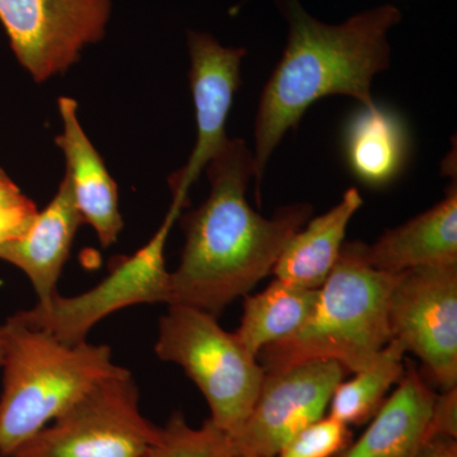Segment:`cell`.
I'll return each mask as SVG.
<instances>
[{
  "mask_svg": "<svg viewBox=\"0 0 457 457\" xmlns=\"http://www.w3.org/2000/svg\"><path fill=\"white\" fill-rule=\"evenodd\" d=\"M210 195L183 216L186 243L179 269L170 272L168 305L192 306L220 315L272 272L285 245L311 220V204L281 207L266 219L245 194L254 179L253 152L228 139L206 167Z\"/></svg>",
  "mask_w": 457,
  "mask_h": 457,
  "instance_id": "1",
  "label": "cell"
},
{
  "mask_svg": "<svg viewBox=\"0 0 457 457\" xmlns=\"http://www.w3.org/2000/svg\"><path fill=\"white\" fill-rule=\"evenodd\" d=\"M287 22L284 55L264 86L254 128L257 200L270 158L311 104L326 96H348L376 108L375 75L390 66L387 35L402 21L395 5L361 12L339 25L321 22L299 0H275Z\"/></svg>",
  "mask_w": 457,
  "mask_h": 457,
  "instance_id": "2",
  "label": "cell"
},
{
  "mask_svg": "<svg viewBox=\"0 0 457 457\" xmlns=\"http://www.w3.org/2000/svg\"><path fill=\"white\" fill-rule=\"evenodd\" d=\"M365 249L362 242L343 243L335 269L319 288L312 317L295 335L257 354L264 372L332 360L354 374L392 341L387 308L398 273L372 269Z\"/></svg>",
  "mask_w": 457,
  "mask_h": 457,
  "instance_id": "3",
  "label": "cell"
},
{
  "mask_svg": "<svg viewBox=\"0 0 457 457\" xmlns=\"http://www.w3.org/2000/svg\"><path fill=\"white\" fill-rule=\"evenodd\" d=\"M0 394V457H12L102 381L120 374L107 345H68L44 330L5 321Z\"/></svg>",
  "mask_w": 457,
  "mask_h": 457,
  "instance_id": "4",
  "label": "cell"
},
{
  "mask_svg": "<svg viewBox=\"0 0 457 457\" xmlns=\"http://www.w3.org/2000/svg\"><path fill=\"white\" fill-rule=\"evenodd\" d=\"M168 306L159 320L156 356L185 370L206 399L210 420L233 436L254 407L263 369L215 315L179 303Z\"/></svg>",
  "mask_w": 457,
  "mask_h": 457,
  "instance_id": "5",
  "label": "cell"
},
{
  "mask_svg": "<svg viewBox=\"0 0 457 457\" xmlns=\"http://www.w3.org/2000/svg\"><path fill=\"white\" fill-rule=\"evenodd\" d=\"M158 431L141 413L139 387L125 369L66 409L12 457H143Z\"/></svg>",
  "mask_w": 457,
  "mask_h": 457,
  "instance_id": "6",
  "label": "cell"
},
{
  "mask_svg": "<svg viewBox=\"0 0 457 457\" xmlns=\"http://www.w3.org/2000/svg\"><path fill=\"white\" fill-rule=\"evenodd\" d=\"M183 207L171 204L163 224L143 248L116 262L95 287L75 296L56 294L50 302L14 317L68 345L87 341L90 330L113 312L143 303H170V272L165 267V245Z\"/></svg>",
  "mask_w": 457,
  "mask_h": 457,
  "instance_id": "7",
  "label": "cell"
},
{
  "mask_svg": "<svg viewBox=\"0 0 457 457\" xmlns=\"http://www.w3.org/2000/svg\"><path fill=\"white\" fill-rule=\"evenodd\" d=\"M111 0H0V22L33 80L64 74L106 36Z\"/></svg>",
  "mask_w": 457,
  "mask_h": 457,
  "instance_id": "8",
  "label": "cell"
},
{
  "mask_svg": "<svg viewBox=\"0 0 457 457\" xmlns=\"http://www.w3.org/2000/svg\"><path fill=\"white\" fill-rule=\"evenodd\" d=\"M390 335L442 390L457 386V263L398 273L390 293Z\"/></svg>",
  "mask_w": 457,
  "mask_h": 457,
  "instance_id": "9",
  "label": "cell"
},
{
  "mask_svg": "<svg viewBox=\"0 0 457 457\" xmlns=\"http://www.w3.org/2000/svg\"><path fill=\"white\" fill-rule=\"evenodd\" d=\"M347 370L332 360H311L264 372L245 425L230 436L236 455L276 457L305 427L323 418Z\"/></svg>",
  "mask_w": 457,
  "mask_h": 457,
  "instance_id": "10",
  "label": "cell"
},
{
  "mask_svg": "<svg viewBox=\"0 0 457 457\" xmlns=\"http://www.w3.org/2000/svg\"><path fill=\"white\" fill-rule=\"evenodd\" d=\"M189 84L196 111V145L187 164L171 174L170 186L173 203L185 207L191 186L227 144L228 112L240 84V66L245 47L221 45L207 32L189 31L187 36Z\"/></svg>",
  "mask_w": 457,
  "mask_h": 457,
  "instance_id": "11",
  "label": "cell"
},
{
  "mask_svg": "<svg viewBox=\"0 0 457 457\" xmlns=\"http://www.w3.org/2000/svg\"><path fill=\"white\" fill-rule=\"evenodd\" d=\"M62 132L55 144L65 156V176L71 182L78 212L83 222L97 234L104 248L114 245L123 228L119 206V188L78 117V102L60 97L57 102Z\"/></svg>",
  "mask_w": 457,
  "mask_h": 457,
  "instance_id": "12",
  "label": "cell"
},
{
  "mask_svg": "<svg viewBox=\"0 0 457 457\" xmlns=\"http://www.w3.org/2000/svg\"><path fill=\"white\" fill-rule=\"evenodd\" d=\"M82 224L71 182L64 176L55 196L38 212L25 233L0 246V261L25 273L37 295L38 303L50 302L57 294V281Z\"/></svg>",
  "mask_w": 457,
  "mask_h": 457,
  "instance_id": "13",
  "label": "cell"
},
{
  "mask_svg": "<svg viewBox=\"0 0 457 457\" xmlns=\"http://www.w3.org/2000/svg\"><path fill=\"white\" fill-rule=\"evenodd\" d=\"M437 394L414 368L372 417L359 440L333 457H416L429 441V420Z\"/></svg>",
  "mask_w": 457,
  "mask_h": 457,
  "instance_id": "14",
  "label": "cell"
},
{
  "mask_svg": "<svg viewBox=\"0 0 457 457\" xmlns=\"http://www.w3.org/2000/svg\"><path fill=\"white\" fill-rule=\"evenodd\" d=\"M365 255L372 269L389 273L456 264V185L451 187L441 203L428 212L387 230L374 245H366Z\"/></svg>",
  "mask_w": 457,
  "mask_h": 457,
  "instance_id": "15",
  "label": "cell"
},
{
  "mask_svg": "<svg viewBox=\"0 0 457 457\" xmlns=\"http://www.w3.org/2000/svg\"><path fill=\"white\" fill-rule=\"evenodd\" d=\"M363 200L352 187L332 210L309 220L285 245L272 272L276 278L297 287L319 290L335 269L345 230Z\"/></svg>",
  "mask_w": 457,
  "mask_h": 457,
  "instance_id": "16",
  "label": "cell"
},
{
  "mask_svg": "<svg viewBox=\"0 0 457 457\" xmlns=\"http://www.w3.org/2000/svg\"><path fill=\"white\" fill-rule=\"evenodd\" d=\"M319 290L297 287L276 278L262 293L245 295L242 320L234 336L257 357L264 347L295 335L317 306Z\"/></svg>",
  "mask_w": 457,
  "mask_h": 457,
  "instance_id": "17",
  "label": "cell"
},
{
  "mask_svg": "<svg viewBox=\"0 0 457 457\" xmlns=\"http://www.w3.org/2000/svg\"><path fill=\"white\" fill-rule=\"evenodd\" d=\"M348 159L354 173L370 185H384L395 176L404 155L399 122L376 107L359 114L351 123Z\"/></svg>",
  "mask_w": 457,
  "mask_h": 457,
  "instance_id": "18",
  "label": "cell"
},
{
  "mask_svg": "<svg viewBox=\"0 0 457 457\" xmlns=\"http://www.w3.org/2000/svg\"><path fill=\"white\" fill-rule=\"evenodd\" d=\"M407 353L392 339L374 361L345 383H339L330 399V416L339 422L359 426L375 416L394 384L404 376L403 359Z\"/></svg>",
  "mask_w": 457,
  "mask_h": 457,
  "instance_id": "19",
  "label": "cell"
},
{
  "mask_svg": "<svg viewBox=\"0 0 457 457\" xmlns=\"http://www.w3.org/2000/svg\"><path fill=\"white\" fill-rule=\"evenodd\" d=\"M230 436L206 420L200 428L189 426L180 411L159 427L155 441L143 457H233Z\"/></svg>",
  "mask_w": 457,
  "mask_h": 457,
  "instance_id": "20",
  "label": "cell"
},
{
  "mask_svg": "<svg viewBox=\"0 0 457 457\" xmlns=\"http://www.w3.org/2000/svg\"><path fill=\"white\" fill-rule=\"evenodd\" d=\"M351 442L347 425L332 417L321 418L291 438L276 457H333Z\"/></svg>",
  "mask_w": 457,
  "mask_h": 457,
  "instance_id": "21",
  "label": "cell"
},
{
  "mask_svg": "<svg viewBox=\"0 0 457 457\" xmlns=\"http://www.w3.org/2000/svg\"><path fill=\"white\" fill-rule=\"evenodd\" d=\"M428 435L429 440L435 437L457 438V386L436 396Z\"/></svg>",
  "mask_w": 457,
  "mask_h": 457,
  "instance_id": "22",
  "label": "cell"
},
{
  "mask_svg": "<svg viewBox=\"0 0 457 457\" xmlns=\"http://www.w3.org/2000/svg\"><path fill=\"white\" fill-rule=\"evenodd\" d=\"M416 457H457L456 438H431L423 445Z\"/></svg>",
  "mask_w": 457,
  "mask_h": 457,
  "instance_id": "23",
  "label": "cell"
},
{
  "mask_svg": "<svg viewBox=\"0 0 457 457\" xmlns=\"http://www.w3.org/2000/svg\"><path fill=\"white\" fill-rule=\"evenodd\" d=\"M22 191L18 188L16 183L9 179L8 174L0 168V204L16 197Z\"/></svg>",
  "mask_w": 457,
  "mask_h": 457,
  "instance_id": "24",
  "label": "cell"
},
{
  "mask_svg": "<svg viewBox=\"0 0 457 457\" xmlns=\"http://www.w3.org/2000/svg\"><path fill=\"white\" fill-rule=\"evenodd\" d=\"M5 337H7V326H0V365H2L3 354H4Z\"/></svg>",
  "mask_w": 457,
  "mask_h": 457,
  "instance_id": "25",
  "label": "cell"
},
{
  "mask_svg": "<svg viewBox=\"0 0 457 457\" xmlns=\"http://www.w3.org/2000/svg\"><path fill=\"white\" fill-rule=\"evenodd\" d=\"M233 457H254L251 455H234Z\"/></svg>",
  "mask_w": 457,
  "mask_h": 457,
  "instance_id": "26",
  "label": "cell"
}]
</instances>
